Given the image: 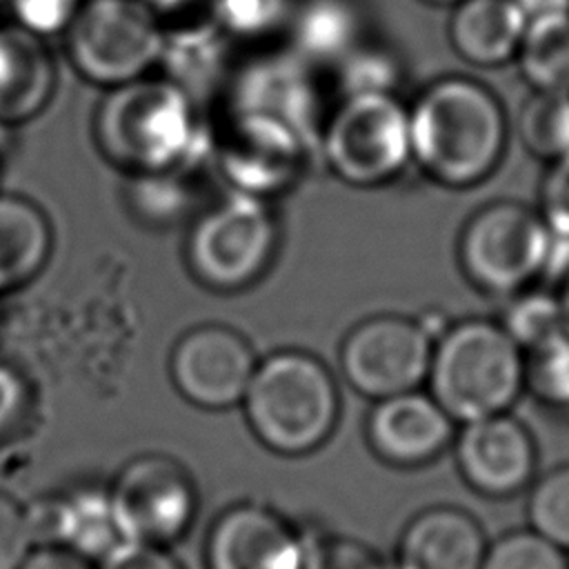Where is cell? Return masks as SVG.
<instances>
[{"label":"cell","instance_id":"41","mask_svg":"<svg viewBox=\"0 0 569 569\" xmlns=\"http://www.w3.org/2000/svg\"><path fill=\"white\" fill-rule=\"evenodd\" d=\"M142 4H147L160 20L167 16H182L189 11V7L196 0H140Z\"/></svg>","mask_w":569,"mask_h":569},{"label":"cell","instance_id":"4","mask_svg":"<svg viewBox=\"0 0 569 569\" xmlns=\"http://www.w3.org/2000/svg\"><path fill=\"white\" fill-rule=\"evenodd\" d=\"M242 407L253 436L267 449L280 456H305L333 433L340 391L320 358L284 349L256 365Z\"/></svg>","mask_w":569,"mask_h":569},{"label":"cell","instance_id":"33","mask_svg":"<svg viewBox=\"0 0 569 569\" xmlns=\"http://www.w3.org/2000/svg\"><path fill=\"white\" fill-rule=\"evenodd\" d=\"M133 184V207L153 222H173L187 209L180 171L136 176Z\"/></svg>","mask_w":569,"mask_h":569},{"label":"cell","instance_id":"39","mask_svg":"<svg viewBox=\"0 0 569 569\" xmlns=\"http://www.w3.org/2000/svg\"><path fill=\"white\" fill-rule=\"evenodd\" d=\"M20 569H96L93 562L60 547V545H36Z\"/></svg>","mask_w":569,"mask_h":569},{"label":"cell","instance_id":"40","mask_svg":"<svg viewBox=\"0 0 569 569\" xmlns=\"http://www.w3.org/2000/svg\"><path fill=\"white\" fill-rule=\"evenodd\" d=\"M513 2L522 9L527 20L538 18V16H547V13L569 11V0H513Z\"/></svg>","mask_w":569,"mask_h":569},{"label":"cell","instance_id":"9","mask_svg":"<svg viewBox=\"0 0 569 569\" xmlns=\"http://www.w3.org/2000/svg\"><path fill=\"white\" fill-rule=\"evenodd\" d=\"M436 333L400 313L371 316L345 336L340 371L365 398L382 400L427 382Z\"/></svg>","mask_w":569,"mask_h":569},{"label":"cell","instance_id":"26","mask_svg":"<svg viewBox=\"0 0 569 569\" xmlns=\"http://www.w3.org/2000/svg\"><path fill=\"white\" fill-rule=\"evenodd\" d=\"M525 353V389L551 407H569V325Z\"/></svg>","mask_w":569,"mask_h":569},{"label":"cell","instance_id":"29","mask_svg":"<svg viewBox=\"0 0 569 569\" xmlns=\"http://www.w3.org/2000/svg\"><path fill=\"white\" fill-rule=\"evenodd\" d=\"M480 569H569V551L533 529H516L487 545Z\"/></svg>","mask_w":569,"mask_h":569},{"label":"cell","instance_id":"45","mask_svg":"<svg viewBox=\"0 0 569 569\" xmlns=\"http://www.w3.org/2000/svg\"><path fill=\"white\" fill-rule=\"evenodd\" d=\"M0 2H7V0H0Z\"/></svg>","mask_w":569,"mask_h":569},{"label":"cell","instance_id":"6","mask_svg":"<svg viewBox=\"0 0 569 569\" xmlns=\"http://www.w3.org/2000/svg\"><path fill=\"white\" fill-rule=\"evenodd\" d=\"M280 242L264 198L231 191L204 209L187 238V264L213 291H240L264 276Z\"/></svg>","mask_w":569,"mask_h":569},{"label":"cell","instance_id":"1","mask_svg":"<svg viewBox=\"0 0 569 569\" xmlns=\"http://www.w3.org/2000/svg\"><path fill=\"white\" fill-rule=\"evenodd\" d=\"M409 109L411 162L433 182L467 189L500 164L509 120L493 89L471 76L431 80Z\"/></svg>","mask_w":569,"mask_h":569},{"label":"cell","instance_id":"27","mask_svg":"<svg viewBox=\"0 0 569 569\" xmlns=\"http://www.w3.org/2000/svg\"><path fill=\"white\" fill-rule=\"evenodd\" d=\"M500 325L513 338V342L522 351H527L533 345L560 331L567 325V320L562 313L560 298L556 293L529 287L511 296V302L507 305Z\"/></svg>","mask_w":569,"mask_h":569},{"label":"cell","instance_id":"22","mask_svg":"<svg viewBox=\"0 0 569 569\" xmlns=\"http://www.w3.org/2000/svg\"><path fill=\"white\" fill-rule=\"evenodd\" d=\"M51 224L29 198L0 193V293L27 284L49 260Z\"/></svg>","mask_w":569,"mask_h":569},{"label":"cell","instance_id":"35","mask_svg":"<svg viewBox=\"0 0 569 569\" xmlns=\"http://www.w3.org/2000/svg\"><path fill=\"white\" fill-rule=\"evenodd\" d=\"M13 22L22 29L47 38L62 33L76 16L82 0H7Z\"/></svg>","mask_w":569,"mask_h":569},{"label":"cell","instance_id":"16","mask_svg":"<svg viewBox=\"0 0 569 569\" xmlns=\"http://www.w3.org/2000/svg\"><path fill=\"white\" fill-rule=\"evenodd\" d=\"M365 433L380 460L407 469L438 458L453 442L456 422L429 391L413 389L376 400Z\"/></svg>","mask_w":569,"mask_h":569},{"label":"cell","instance_id":"44","mask_svg":"<svg viewBox=\"0 0 569 569\" xmlns=\"http://www.w3.org/2000/svg\"><path fill=\"white\" fill-rule=\"evenodd\" d=\"M7 129H9V127H4V124H0V153H2V147H4V138H7Z\"/></svg>","mask_w":569,"mask_h":569},{"label":"cell","instance_id":"31","mask_svg":"<svg viewBox=\"0 0 569 569\" xmlns=\"http://www.w3.org/2000/svg\"><path fill=\"white\" fill-rule=\"evenodd\" d=\"M340 98L353 93H396L400 64L387 49L360 42L338 64Z\"/></svg>","mask_w":569,"mask_h":569},{"label":"cell","instance_id":"15","mask_svg":"<svg viewBox=\"0 0 569 569\" xmlns=\"http://www.w3.org/2000/svg\"><path fill=\"white\" fill-rule=\"evenodd\" d=\"M204 560L207 569H302L305 531L264 505H233L216 518Z\"/></svg>","mask_w":569,"mask_h":569},{"label":"cell","instance_id":"18","mask_svg":"<svg viewBox=\"0 0 569 569\" xmlns=\"http://www.w3.org/2000/svg\"><path fill=\"white\" fill-rule=\"evenodd\" d=\"M487 545L480 522L465 509L427 507L405 525L391 565L393 569H480Z\"/></svg>","mask_w":569,"mask_h":569},{"label":"cell","instance_id":"34","mask_svg":"<svg viewBox=\"0 0 569 569\" xmlns=\"http://www.w3.org/2000/svg\"><path fill=\"white\" fill-rule=\"evenodd\" d=\"M33 547L36 536L29 511L0 491V569H20Z\"/></svg>","mask_w":569,"mask_h":569},{"label":"cell","instance_id":"13","mask_svg":"<svg viewBox=\"0 0 569 569\" xmlns=\"http://www.w3.org/2000/svg\"><path fill=\"white\" fill-rule=\"evenodd\" d=\"M251 345L224 325L187 331L171 351V380L180 396L202 409H229L242 402L256 371Z\"/></svg>","mask_w":569,"mask_h":569},{"label":"cell","instance_id":"20","mask_svg":"<svg viewBox=\"0 0 569 569\" xmlns=\"http://www.w3.org/2000/svg\"><path fill=\"white\" fill-rule=\"evenodd\" d=\"M36 545H60L89 562H102L118 547L127 545L109 489H78L51 502L40 516L29 513Z\"/></svg>","mask_w":569,"mask_h":569},{"label":"cell","instance_id":"19","mask_svg":"<svg viewBox=\"0 0 569 569\" xmlns=\"http://www.w3.org/2000/svg\"><path fill=\"white\" fill-rule=\"evenodd\" d=\"M58 87V67L44 38L20 24H0V124L40 116Z\"/></svg>","mask_w":569,"mask_h":569},{"label":"cell","instance_id":"32","mask_svg":"<svg viewBox=\"0 0 569 569\" xmlns=\"http://www.w3.org/2000/svg\"><path fill=\"white\" fill-rule=\"evenodd\" d=\"M302 569H393L369 545L327 531H305Z\"/></svg>","mask_w":569,"mask_h":569},{"label":"cell","instance_id":"12","mask_svg":"<svg viewBox=\"0 0 569 569\" xmlns=\"http://www.w3.org/2000/svg\"><path fill=\"white\" fill-rule=\"evenodd\" d=\"M313 147L291 127L256 113H231L216 144L233 191L264 198L296 182Z\"/></svg>","mask_w":569,"mask_h":569},{"label":"cell","instance_id":"43","mask_svg":"<svg viewBox=\"0 0 569 569\" xmlns=\"http://www.w3.org/2000/svg\"><path fill=\"white\" fill-rule=\"evenodd\" d=\"M420 2H427L433 7H453L458 0H420Z\"/></svg>","mask_w":569,"mask_h":569},{"label":"cell","instance_id":"5","mask_svg":"<svg viewBox=\"0 0 569 569\" xmlns=\"http://www.w3.org/2000/svg\"><path fill=\"white\" fill-rule=\"evenodd\" d=\"M318 151L342 182L382 187L411 162L409 109L396 93L342 96L325 116Z\"/></svg>","mask_w":569,"mask_h":569},{"label":"cell","instance_id":"11","mask_svg":"<svg viewBox=\"0 0 569 569\" xmlns=\"http://www.w3.org/2000/svg\"><path fill=\"white\" fill-rule=\"evenodd\" d=\"M231 113L273 118L300 133L313 149L325 122L311 64L291 49L260 53L233 69L227 84Z\"/></svg>","mask_w":569,"mask_h":569},{"label":"cell","instance_id":"30","mask_svg":"<svg viewBox=\"0 0 569 569\" xmlns=\"http://www.w3.org/2000/svg\"><path fill=\"white\" fill-rule=\"evenodd\" d=\"M207 13L231 40H262L289 20V0H209Z\"/></svg>","mask_w":569,"mask_h":569},{"label":"cell","instance_id":"42","mask_svg":"<svg viewBox=\"0 0 569 569\" xmlns=\"http://www.w3.org/2000/svg\"><path fill=\"white\" fill-rule=\"evenodd\" d=\"M558 298H560V305H562L565 320H567V325H569V273H567V276H565V280H562V287H560Z\"/></svg>","mask_w":569,"mask_h":569},{"label":"cell","instance_id":"24","mask_svg":"<svg viewBox=\"0 0 569 569\" xmlns=\"http://www.w3.org/2000/svg\"><path fill=\"white\" fill-rule=\"evenodd\" d=\"M513 60L531 91L569 93V11L527 20Z\"/></svg>","mask_w":569,"mask_h":569},{"label":"cell","instance_id":"17","mask_svg":"<svg viewBox=\"0 0 569 569\" xmlns=\"http://www.w3.org/2000/svg\"><path fill=\"white\" fill-rule=\"evenodd\" d=\"M233 40L209 13L164 27L158 58L160 76L184 91L193 104L207 102L231 80Z\"/></svg>","mask_w":569,"mask_h":569},{"label":"cell","instance_id":"23","mask_svg":"<svg viewBox=\"0 0 569 569\" xmlns=\"http://www.w3.org/2000/svg\"><path fill=\"white\" fill-rule=\"evenodd\" d=\"M291 51L311 67H336L362 42V18L351 0H307L291 18Z\"/></svg>","mask_w":569,"mask_h":569},{"label":"cell","instance_id":"21","mask_svg":"<svg viewBox=\"0 0 569 569\" xmlns=\"http://www.w3.org/2000/svg\"><path fill=\"white\" fill-rule=\"evenodd\" d=\"M449 9L447 38L462 62L493 69L516 58L527 16L513 0H458Z\"/></svg>","mask_w":569,"mask_h":569},{"label":"cell","instance_id":"2","mask_svg":"<svg viewBox=\"0 0 569 569\" xmlns=\"http://www.w3.org/2000/svg\"><path fill=\"white\" fill-rule=\"evenodd\" d=\"M193 100L164 76L104 89L93 113L100 153L133 176L184 171L211 147Z\"/></svg>","mask_w":569,"mask_h":569},{"label":"cell","instance_id":"8","mask_svg":"<svg viewBox=\"0 0 569 569\" xmlns=\"http://www.w3.org/2000/svg\"><path fill=\"white\" fill-rule=\"evenodd\" d=\"M551 229L540 211L498 200L478 209L458 238V262L485 293L516 296L545 273Z\"/></svg>","mask_w":569,"mask_h":569},{"label":"cell","instance_id":"38","mask_svg":"<svg viewBox=\"0 0 569 569\" xmlns=\"http://www.w3.org/2000/svg\"><path fill=\"white\" fill-rule=\"evenodd\" d=\"M27 409V385L22 376L0 362V438L11 433Z\"/></svg>","mask_w":569,"mask_h":569},{"label":"cell","instance_id":"28","mask_svg":"<svg viewBox=\"0 0 569 569\" xmlns=\"http://www.w3.org/2000/svg\"><path fill=\"white\" fill-rule=\"evenodd\" d=\"M527 520L529 529L569 551V462L553 467L531 485Z\"/></svg>","mask_w":569,"mask_h":569},{"label":"cell","instance_id":"14","mask_svg":"<svg viewBox=\"0 0 569 569\" xmlns=\"http://www.w3.org/2000/svg\"><path fill=\"white\" fill-rule=\"evenodd\" d=\"M453 445L460 476L482 496L507 498L533 480L536 440L509 411L462 425Z\"/></svg>","mask_w":569,"mask_h":569},{"label":"cell","instance_id":"36","mask_svg":"<svg viewBox=\"0 0 569 569\" xmlns=\"http://www.w3.org/2000/svg\"><path fill=\"white\" fill-rule=\"evenodd\" d=\"M540 216L553 233L569 238V151L549 162L540 187Z\"/></svg>","mask_w":569,"mask_h":569},{"label":"cell","instance_id":"7","mask_svg":"<svg viewBox=\"0 0 569 569\" xmlns=\"http://www.w3.org/2000/svg\"><path fill=\"white\" fill-rule=\"evenodd\" d=\"M164 24L140 0H82L62 31L78 78L111 89L158 67Z\"/></svg>","mask_w":569,"mask_h":569},{"label":"cell","instance_id":"3","mask_svg":"<svg viewBox=\"0 0 569 569\" xmlns=\"http://www.w3.org/2000/svg\"><path fill=\"white\" fill-rule=\"evenodd\" d=\"M427 385L453 422L507 413L525 391V353L500 322L458 320L433 338Z\"/></svg>","mask_w":569,"mask_h":569},{"label":"cell","instance_id":"25","mask_svg":"<svg viewBox=\"0 0 569 569\" xmlns=\"http://www.w3.org/2000/svg\"><path fill=\"white\" fill-rule=\"evenodd\" d=\"M522 147L540 160L553 162L569 151V93L531 91L516 116Z\"/></svg>","mask_w":569,"mask_h":569},{"label":"cell","instance_id":"10","mask_svg":"<svg viewBox=\"0 0 569 569\" xmlns=\"http://www.w3.org/2000/svg\"><path fill=\"white\" fill-rule=\"evenodd\" d=\"M109 496L129 542L167 547L189 529L196 516L191 476L164 453H144L129 460Z\"/></svg>","mask_w":569,"mask_h":569},{"label":"cell","instance_id":"37","mask_svg":"<svg viewBox=\"0 0 569 569\" xmlns=\"http://www.w3.org/2000/svg\"><path fill=\"white\" fill-rule=\"evenodd\" d=\"M96 569H182V565L164 547L127 542L98 562Z\"/></svg>","mask_w":569,"mask_h":569}]
</instances>
